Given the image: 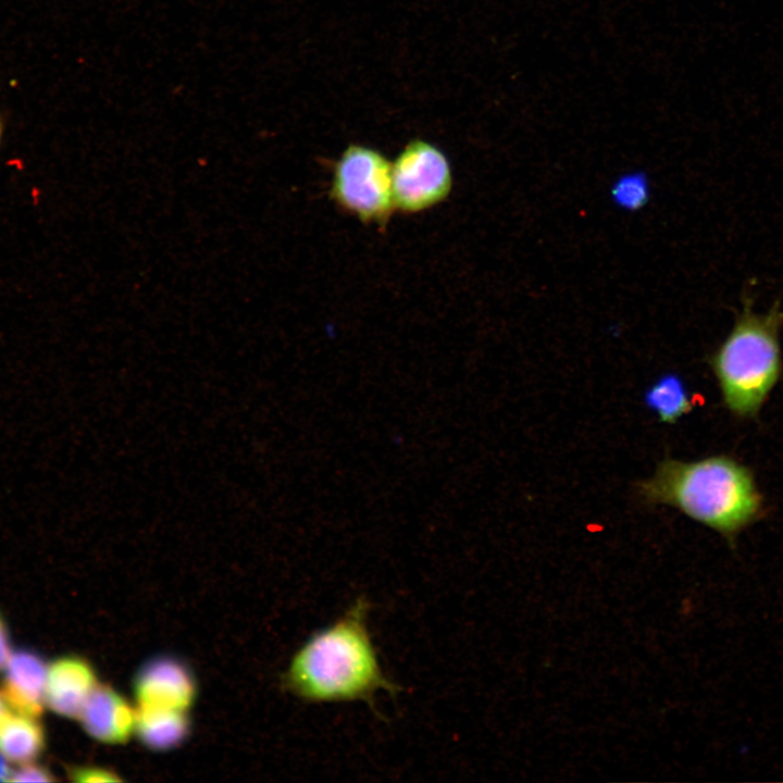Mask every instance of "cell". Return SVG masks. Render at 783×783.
<instances>
[{
	"label": "cell",
	"instance_id": "obj_5",
	"mask_svg": "<svg viewBox=\"0 0 783 783\" xmlns=\"http://www.w3.org/2000/svg\"><path fill=\"white\" fill-rule=\"evenodd\" d=\"M396 209L419 213L443 202L452 187V172L446 154L423 140L409 141L391 162Z\"/></svg>",
	"mask_w": 783,
	"mask_h": 783
},
{
	"label": "cell",
	"instance_id": "obj_9",
	"mask_svg": "<svg viewBox=\"0 0 783 783\" xmlns=\"http://www.w3.org/2000/svg\"><path fill=\"white\" fill-rule=\"evenodd\" d=\"M0 693L15 713L38 718L46 704L47 669L44 660L29 650L11 654Z\"/></svg>",
	"mask_w": 783,
	"mask_h": 783
},
{
	"label": "cell",
	"instance_id": "obj_17",
	"mask_svg": "<svg viewBox=\"0 0 783 783\" xmlns=\"http://www.w3.org/2000/svg\"><path fill=\"white\" fill-rule=\"evenodd\" d=\"M11 770L0 755V781H9Z\"/></svg>",
	"mask_w": 783,
	"mask_h": 783
},
{
	"label": "cell",
	"instance_id": "obj_10",
	"mask_svg": "<svg viewBox=\"0 0 783 783\" xmlns=\"http://www.w3.org/2000/svg\"><path fill=\"white\" fill-rule=\"evenodd\" d=\"M134 735L149 750L164 753L179 747L189 737L188 711L136 708Z\"/></svg>",
	"mask_w": 783,
	"mask_h": 783
},
{
	"label": "cell",
	"instance_id": "obj_12",
	"mask_svg": "<svg viewBox=\"0 0 783 783\" xmlns=\"http://www.w3.org/2000/svg\"><path fill=\"white\" fill-rule=\"evenodd\" d=\"M644 401L660 422L670 424L692 411L695 405L684 381L674 373L660 375L646 389Z\"/></svg>",
	"mask_w": 783,
	"mask_h": 783
},
{
	"label": "cell",
	"instance_id": "obj_1",
	"mask_svg": "<svg viewBox=\"0 0 783 783\" xmlns=\"http://www.w3.org/2000/svg\"><path fill=\"white\" fill-rule=\"evenodd\" d=\"M370 602L364 596L328 626L311 635L295 652L283 675L284 687L307 703L362 700L391 695L399 686L383 672L368 629Z\"/></svg>",
	"mask_w": 783,
	"mask_h": 783
},
{
	"label": "cell",
	"instance_id": "obj_18",
	"mask_svg": "<svg viewBox=\"0 0 783 783\" xmlns=\"http://www.w3.org/2000/svg\"><path fill=\"white\" fill-rule=\"evenodd\" d=\"M7 706L8 705L0 693V721L8 714Z\"/></svg>",
	"mask_w": 783,
	"mask_h": 783
},
{
	"label": "cell",
	"instance_id": "obj_14",
	"mask_svg": "<svg viewBox=\"0 0 783 783\" xmlns=\"http://www.w3.org/2000/svg\"><path fill=\"white\" fill-rule=\"evenodd\" d=\"M616 198L626 207H638L646 198L644 181L637 176H627L620 181L614 188Z\"/></svg>",
	"mask_w": 783,
	"mask_h": 783
},
{
	"label": "cell",
	"instance_id": "obj_3",
	"mask_svg": "<svg viewBox=\"0 0 783 783\" xmlns=\"http://www.w3.org/2000/svg\"><path fill=\"white\" fill-rule=\"evenodd\" d=\"M735 322L709 356L724 407L736 418H755L783 373L780 333L783 307L775 301L756 312L751 295L743 297Z\"/></svg>",
	"mask_w": 783,
	"mask_h": 783
},
{
	"label": "cell",
	"instance_id": "obj_2",
	"mask_svg": "<svg viewBox=\"0 0 783 783\" xmlns=\"http://www.w3.org/2000/svg\"><path fill=\"white\" fill-rule=\"evenodd\" d=\"M636 489L646 505L673 507L730 545L766 513L753 471L728 455L693 461L666 458Z\"/></svg>",
	"mask_w": 783,
	"mask_h": 783
},
{
	"label": "cell",
	"instance_id": "obj_13",
	"mask_svg": "<svg viewBox=\"0 0 783 783\" xmlns=\"http://www.w3.org/2000/svg\"><path fill=\"white\" fill-rule=\"evenodd\" d=\"M66 773L71 781L77 783L122 781V778L113 769L94 765L70 766Z\"/></svg>",
	"mask_w": 783,
	"mask_h": 783
},
{
	"label": "cell",
	"instance_id": "obj_19",
	"mask_svg": "<svg viewBox=\"0 0 783 783\" xmlns=\"http://www.w3.org/2000/svg\"><path fill=\"white\" fill-rule=\"evenodd\" d=\"M2 134H3V124H2V121H1V119H0V144H1V139H2Z\"/></svg>",
	"mask_w": 783,
	"mask_h": 783
},
{
	"label": "cell",
	"instance_id": "obj_4",
	"mask_svg": "<svg viewBox=\"0 0 783 783\" xmlns=\"http://www.w3.org/2000/svg\"><path fill=\"white\" fill-rule=\"evenodd\" d=\"M330 195L359 221L385 226L396 209L391 162L374 148L349 145L334 163Z\"/></svg>",
	"mask_w": 783,
	"mask_h": 783
},
{
	"label": "cell",
	"instance_id": "obj_8",
	"mask_svg": "<svg viewBox=\"0 0 783 783\" xmlns=\"http://www.w3.org/2000/svg\"><path fill=\"white\" fill-rule=\"evenodd\" d=\"M98 684L96 670L88 660L75 655L60 657L47 669L46 704L59 716L78 719Z\"/></svg>",
	"mask_w": 783,
	"mask_h": 783
},
{
	"label": "cell",
	"instance_id": "obj_6",
	"mask_svg": "<svg viewBox=\"0 0 783 783\" xmlns=\"http://www.w3.org/2000/svg\"><path fill=\"white\" fill-rule=\"evenodd\" d=\"M136 708L188 711L195 704L198 684L190 667L172 655L145 661L133 680Z\"/></svg>",
	"mask_w": 783,
	"mask_h": 783
},
{
	"label": "cell",
	"instance_id": "obj_7",
	"mask_svg": "<svg viewBox=\"0 0 783 783\" xmlns=\"http://www.w3.org/2000/svg\"><path fill=\"white\" fill-rule=\"evenodd\" d=\"M136 707L114 687L99 683L88 697L78 720L95 741L125 744L135 733Z\"/></svg>",
	"mask_w": 783,
	"mask_h": 783
},
{
	"label": "cell",
	"instance_id": "obj_11",
	"mask_svg": "<svg viewBox=\"0 0 783 783\" xmlns=\"http://www.w3.org/2000/svg\"><path fill=\"white\" fill-rule=\"evenodd\" d=\"M46 747V733L37 718L7 714L0 721V755L17 763L33 762Z\"/></svg>",
	"mask_w": 783,
	"mask_h": 783
},
{
	"label": "cell",
	"instance_id": "obj_16",
	"mask_svg": "<svg viewBox=\"0 0 783 783\" xmlns=\"http://www.w3.org/2000/svg\"><path fill=\"white\" fill-rule=\"evenodd\" d=\"M11 656L5 625L0 617V671L4 669Z\"/></svg>",
	"mask_w": 783,
	"mask_h": 783
},
{
	"label": "cell",
	"instance_id": "obj_15",
	"mask_svg": "<svg viewBox=\"0 0 783 783\" xmlns=\"http://www.w3.org/2000/svg\"><path fill=\"white\" fill-rule=\"evenodd\" d=\"M10 782H52L55 781L52 773L44 766L27 762L20 768L11 770Z\"/></svg>",
	"mask_w": 783,
	"mask_h": 783
}]
</instances>
